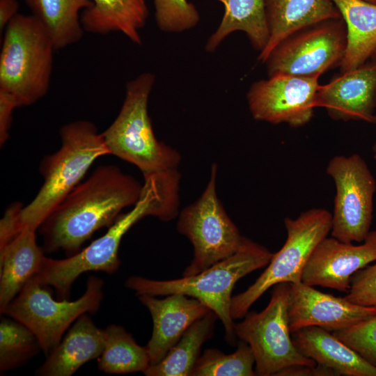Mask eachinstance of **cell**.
Segmentation results:
<instances>
[{
	"label": "cell",
	"mask_w": 376,
	"mask_h": 376,
	"mask_svg": "<svg viewBox=\"0 0 376 376\" xmlns=\"http://www.w3.org/2000/svg\"><path fill=\"white\" fill-rule=\"evenodd\" d=\"M36 231L24 228L0 249V311L43 267L46 257Z\"/></svg>",
	"instance_id": "obj_21"
},
{
	"label": "cell",
	"mask_w": 376,
	"mask_h": 376,
	"mask_svg": "<svg viewBox=\"0 0 376 376\" xmlns=\"http://www.w3.org/2000/svg\"><path fill=\"white\" fill-rule=\"evenodd\" d=\"M332 333L376 367V314L352 327Z\"/></svg>",
	"instance_id": "obj_31"
},
{
	"label": "cell",
	"mask_w": 376,
	"mask_h": 376,
	"mask_svg": "<svg viewBox=\"0 0 376 376\" xmlns=\"http://www.w3.org/2000/svg\"><path fill=\"white\" fill-rule=\"evenodd\" d=\"M104 346L97 358L98 368L108 374L144 373L150 366L146 346L139 345L132 334L117 324L104 329Z\"/></svg>",
	"instance_id": "obj_27"
},
{
	"label": "cell",
	"mask_w": 376,
	"mask_h": 376,
	"mask_svg": "<svg viewBox=\"0 0 376 376\" xmlns=\"http://www.w3.org/2000/svg\"><path fill=\"white\" fill-rule=\"evenodd\" d=\"M376 314L363 306L317 290L303 282L290 283L288 316L291 333L315 326L331 332L347 329Z\"/></svg>",
	"instance_id": "obj_15"
},
{
	"label": "cell",
	"mask_w": 376,
	"mask_h": 376,
	"mask_svg": "<svg viewBox=\"0 0 376 376\" xmlns=\"http://www.w3.org/2000/svg\"><path fill=\"white\" fill-rule=\"evenodd\" d=\"M61 146L41 161L44 182L33 201L20 214L22 229L40 226L60 203L80 183L93 163L109 155L101 133L88 120H76L60 130Z\"/></svg>",
	"instance_id": "obj_4"
},
{
	"label": "cell",
	"mask_w": 376,
	"mask_h": 376,
	"mask_svg": "<svg viewBox=\"0 0 376 376\" xmlns=\"http://www.w3.org/2000/svg\"><path fill=\"white\" fill-rule=\"evenodd\" d=\"M155 16L158 28L166 33H182L199 23L196 6L187 0H154Z\"/></svg>",
	"instance_id": "obj_30"
},
{
	"label": "cell",
	"mask_w": 376,
	"mask_h": 376,
	"mask_svg": "<svg viewBox=\"0 0 376 376\" xmlns=\"http://www.w3.org/2000/svg\"><path fill=\"white\" fill-rule=\"evenodd\" d=\"M347 42L342 17L300 29L281 42L266 61L268 77H319L340 65Z\"/></svg>",
	"instance_id": "obj_12"
},
{
	"label": "cell",
	"mask_w": 376,
	"mask_h": 376,
	"mask_svg": "<svg viewBox=\"0 0 376 376\" xmlns=\"http://www.w3.org/2000/svg\"><path fill=\"white\" fill-rule=\"evenodd\" d=\"M33 15L49 35L55 49L78 42L84 30L81 13L90 0H24Z\"/></svg>",
	"instance_id": "obj_25"
},
{
	"label": "cell",
	"mask_w": 376,
	"mask_h": 376,
	"mask_svg": "<svg viewBox=\"0 0 376 376\" xmlns=\"http://www.w3.org/2000/svg\"><path fill=\"white\" fill-rule=\"evenodd\" d=\"M23 207L21 203L15 202L6 210L0 221V249L22 230L20 214Z\"/></svg>",
	"instance_id": "obj_33"
},
{
	"label": "cell",
	"mask_w": 376,
	"mask_h": 376,
	"mask_svg": "<svg viewBox=\"0 0 376 376\" xmlns=\"http://www.w3.org/2000/svg\"><path fill=\"white\" fill-rule=\"evenodd\" d=\"M272 255L264 246L244 237L235 253L198 274L164 281L132 276L126 280L125 286L138 296L180 293L199 300L221 321L226 340L234 345L236 335L230 314L233 288L241 278L267 266Z\"/></svg>",
	"instance_id": "obj_3"
},
{
	"label": "cell",
	"mask_w": 376,
	"mask_h": 376,
	"mask_svg": "<svg viewBox=\"0 0 376 376\" xmlns=\"http://www.w3.org/2000/svg\"><path fill=\"white\" fill-rule=\"evenodd\" d=\"M315 105L324 108L334 120L376 123V62L344 72L320 85Z\"/></svg>",
	"instance_id": "obj_16"
},
{
	"label": "cell",
	"mask_w": 376,
	"mask_h": 376,
	"mask_svg": "<svg viewBox=\"0 0 376 376\" xmlns=\"http://www.w3.org/2000/svg\"><path fill=\"white\" fill-rule=\"evenodd\" d=\"M289 294L290 283L274 285L269 304L262 311H248L242 322L235 324L236 336L253 351L256 375L277 376L292 366L317 364L293 343L288 316Z\"/></svg>",
	"instance_id": "obj_10"
},
{
	"label": "cell",
	"mask_w": 376,
	"mask_h": 376,
	"mask_svg": "<svg viewBox=\"0 0 376 376\" xmlns=\"http://www.w3.org/2000/svg\"><path fill=\"white\" fill-rule=\"evenodd\" d=\"M218 166L213 163L200 197L178 214L177 230L191 243L193 258L182 276L198 274L235 253L245 237L226 212L217 193Z\"/></svg>",
	"instance_id": "obj_9"
},
{
	"label": "cell",
	"mask_w": 376,
	"mask_h": 376,
	"mask_svg": "<svg viewBox=\"0 0 376 376\" xmlns=\"http://www.w3.org/2000/svg\"><path fill=\"white\" fill-rule=\"evenodd\" d=\"M17 0H0V31L3 32L8 24L18 14Z\"/></svg>",
	"instance_id": "obj_36"
},
{
	"label": "cell",
	"mask_w": 376,
	"mask_h": 376,
	"mask_svg": "<svg viewBox=\"0 0 376 376\" xmlns=\"http://www.w3.org/2000/svg\"><path fill=\"white\" fill-rule=\"evenodd\" d=\"M326 171L336 187L331 237L344 242L361 243L370 231L375 179L359 154L334 156Z\"/></svg>",
	"instance_id": "obj_11"
},
{
	"label": "cell",
	"mask_w": 376,
	"mask_h": 376,
	"mask_svg": "<svg viewBox=\"0 0 376 376\" xmlns=\"http://www.w3.org/2000/svg\"><path fill=\"white\" fill-rule=\"evenodd\" d=\"M331 1L346 27V48L339 65L344 72L364 65L376 51V3L365 0Z\"/></svg>",
	"instance_id": "obj_23"
},
{
	"label": "cell",
	"mask_w": 376,
	"mask_h": 376,
	"mask_svg": "<svg viewBox=\"0 0 376 376\" xmlns=\"http://www.w3.org/2000/svg\"><path fill=\"white\" fill-rule=\"evenodd\" d=\"M217 1L223 3L224 13L219 26L207 40L206 52H214L229 35L242 31L260 53L269 36L265 0Z\"/></svg>",
	"instance_id": "obj_24"
},
{
	"label": "cell",
	"mask_w": 376,
	"mask_h": 376,
	"mask_svg": "<svg viewBox=\"0 0 376 376\" xmlns=\"http://www.w3.org/2000/svg\"><path fill=\"white\" fill-rule=\"evenodd\" d=\"M53 42L31 15L17 14L3 31L0 52V91L13 95L19 107L34 104L48 92Z\"/></svg>",
	"instance_id": "obj_6"
},
{
	"label": "cell",
	"mask_w": 376,
	"mask_h": 376,
	"mask_svg": "<svg viewBox=\"0 0 376 376\" xmlns=\"http://www.w3.org/2000/svg\"><path fill=\"white\" fill-rule=\"evenodd\" d=\"M265 10L269 36L258 56L262 63L281 42L296 31L341 17L331 0H265Z\"/></svg>",
	"instance_id": "obj_19"
},
{
	"label": "cell",
	"mask_w": 376,
	"mask_h": 376,
	"mask_svg": "<svg viewBox=\"0 0 376 376\" xmlns=\"http://www.w3.org/2000/svg\"><path fill=\"white\" fill-rule=\"evenodd\" d=\"M104 329L84 313L79 317L59 343L47 356L36 374L71 376L86 363L97 359L104 346Z\"/></svg>",
	"instance_id": "obj_18"
},
{
	"label": "cell",
	"mask_w": 376,
	"mask_h": 376,
	"mask_svg": "<svg viewBox=\"0 0 376 376\" xmlns=\"http://www.w3.org/2000/svg\"><path fill=\"white\" fill-rule=\"evenodd\" d=\"M376 261V230L360 244L324 238L315 248L303 270L301 282L347 292L352 277Z\"/></svg>",
	"instance_id": "obj_14"
},
{
	"label": "cell",
	"mask_w": 376,
	"mask_h": 376,
	"mask_svg": "<svg viewBox=\"0 0 376 376\" xmlns=\"http://www.w3.org/2000/svg\"><path fill=\"white\" fill-rule=\"evenodd\" d=\"M345 297L354 304L376 308V263L354 274Z\"/></svg>",
	"instance_id": "obj_32"
},
{
	"label": "cell",
	"mask_w": 376,
	"mask_h": 376,
	"mask_svg": "<svg viewBox=\"0 0 376 376\" xmlns=\"http://www.w3.org/2000/svg\"><path fill=\"white\" fill-rule=\"evenodd\" d=\"M256 81L246 100L256 120L301 127L313 116L319 77L275 75Z\"/></svg>",
	"instance_id": "obj_13"
},
{
	"label": "cell",
	"mask_w": 376,
	"mask_h": 376,
	"mask_svg": "<svg viewBox=\"0 0 376 376\" xmlns=\"http://www.w3.org/2000/svg\"><path fill=\"white\" fill-rule=\"evenodd\" d=\"M103 281L91 276L84 294L74 301L55 300L37 276L31 278L19 294L1 311L26 326L38 338L47 356L64 333L81 315L95 313L103 298Z\"/></svg>",
	"instance_id": "obj_8"
},
{
	"label": "cell",
	"mask_w": 376,
	"mask_h": 376,
	"mask_svg": "<svg viewBox=\"0 0 376 376\" xmlns=\"http://www.w3.org/2000/svg\"><path fill=\"white\" fill-rule=\"evenodd\" d=\"M139 299L152 320V336L146 345L150 365L160 362L185 331L211 311L199 300L180 293L164 299L141 295Z\"/></svg>",
	"instance_id": "obj_17"
},
{
	"label": "cell",
	"mask_w": 376,
	"mask_h": 376,
	"mask_svg": "<svg viewBox=\"0 0 376 376\" xmlns=\"http://www.w3.org/2000/svg\"><path fill=\"white\" fill-rule=\"evenodd\" d=\"M143 185L115 165L97 168L40 226L42 249L71 256L95 231L110 226L121 211L139 199Z\"/></svg>",
	"instance_id": "obj_1"
},
{
	"label": "cell",
	"mask_w": 376,
	"mask_h": 376,
	"mask_svg": "<svg viewBox=\"0 0 376 376\" xmlns=\"http://www.w3.org/2000/svg\"><path fill=\"white\" fill-rule=\"evenodd\" d=\"M286 240L273 253L266 269L244 292L233 296L230 314L233 320L245 316L250 307L271 287L280 283H296L301 276L316 246L331 232V213L324 208H313L297 218L285 217Z\"/></svg>",
	"instance_id": "obj_7"
},
{
	"label": "cell",
	"mask_w": 376,
	"mask_h": 376,
	"mask_svg": "<svg viewBox=\"0 0 376 376\" xmlns=\"http://www.w3.org/2000/svg\"><path fill=\"white\" fill-rule=\"evenodd\" d=\"M91 4L81 13L84 31L105 35L119 32L140 45V31L149 11L146 0H90Z\"/></svg>",
	"instance_id": "obj_22"
},
{
	"label": "cell",
	"mask_w": 376,
	"mask_h": 376,
	"mask_svg": "<svg viewBox=\"0 0 376 376\" xmlns=\"http://www.w3.org/2000/svg\"><path fill=\"white\" fill-rule=\"evenodd\" d=\"M138 201L131 210L120 214L104 235L85 249L64 259L47 258L36 275L44 285L52 286L60 300H68L74 281L88 271L114 273L120 265L118 249L123 236L148 216L169 221L178 216L180 176L169 171L145 176Z\"/></svg>",
	"instance_id": "obj_2"
},
{
	"label": "cell",
	"mask_w": 376,
	"mask_h": 376,
	"mask_svg": "<svg viewBox=\"0 0 376 376\" xmlns=\"http://www.w3.org/2000/svg\"><path fill=\"white\" fill-rule=\"evenodd\" d=\"M295 347L316 363L337 375L376 376V367L369 363L332 332L311 326L291 333Z\"/></svg>",
	"instance_id": "obj_20"
},
{
	"label": "cell",
	"mask_w": 376,
	"mask_h": 376,
	"mask_svg": "<svg viewBox=\"0 0 376 376\" xmlns=\"http://www.w3.org/2000/svg\"><path fill=\"white\" fill-rule=\"evenodd\" d=\"M15 98L10 94L0 91V144L4 145L9 138L13 120V112L18 108Z\"/></svg>",
	"instance_id": "obj_34"
},
{
	"label": "cell",
	"mask_w": 376,
	"mask_h": 376,
	"mask_svg": "<svg viewBox=\"0 0 376 376\" xmlns=\"http://www.w3.org/2000/svg\"><path fill=\"white\" fill-rule=\"evenodd\" d=\"M374 54H375V56H376V51H375V52Z\"/></svg>",
	"instance_id": "obj_39"
},
{
	"label": "cell",
	"mask_w": 376,
	"mask_h": 376,
	"mask_svg": "<svg viewBox=\"0 0 376 376\" xmlns=\"http://www.w3.org/2000/svg\"><path fill=\"white\" fill-rule=\"evenodd\" d=\"M371 3H376V0H365Z\"/></svg>",
	"instance_id": "obj_38"
},
{
	"label": "cell",
	"mask_w": 376,
	"mask_h": 376,
	"mask_svg": "<svg viewBox=\"0 0 376 376\" xmlns=\"http://www.w3.org/2000/svg\"><path fill=\"white\" fill-rule=\"evenodd\" d=\"M373 154L374 159L376 160V143L373 146Z\"/></svg>",
	"instance_id": "obj_37"
},
{
	"label": "cell",
	"mask_w": 376,
	"mask_h": 376,
	"mask_svg": "<svg viewBox=\"0 0 376 376\" xmlns=\"http://www.w3.org/2000/svg\"><path fill=\"white\" fill-rule=\"evenodd\" d=\"M336 373L324 366L295 365L280 371L277 376H335Z\"/></svg>",
	"instance_id": "obj_35"
},
{
	"label": "cell",
	"mask_w": 376,
	"mask_h": 376,
	"mask_svg": "<svg viewBox=\"0 0 376 376\" xmlns=\"http://www.w3.org/2000/svg\"><path fill=\"white\" fill-rule=\"evenodd\" d=\"M255 358L250 346L240 340L237 350L226 354L217 349L205 350L190 376H254Z\"/></svg>",
	"instance_id": "obj_29"
},
{
	"label": "cell",
	"mask_w": 376,
	"mask_h": 376,
	"mask_svg": "<svg viewBox=\"0 0 376 376\" xmlns=\"http://www.w3.org/2000/svg\"><path fill=\"white\" fill-rule=\"evenodd\" d=\"M155 82L152 72H143L129 81L120 110L102 132L109 155L136 166L143 177L178 169L179 152L159 141L148 113V100Z\"/></svg>",
	"instance_id": "obj_5"
},
{
	"label": "cell",
	"mask_w": 376,
	"mask_h": 376,
	"mask_svg": "<svg viewBox=\"0 0 376 376\" xmlns=\"http://www.w3.org/2000/svg\"><path fill=\"white\" fill-rule=\"evenodd\" d=\"M42 350L40 343L26 326L13 319L1 318L0 322L1 373L16 368Z\"/></svg>",
	"instance_id": "obj_28"
},
{
	"label": "cell",
	"mask_w": 376,
	"mask_h": 376,
	"mask_svg": "<svg viewBox=\"0 0 376 376\" xmlns=\"http://www.w3.org/2000/svg\"><path fill=\"white\" fill-rule=\"evenodd\" d=\"M217 318L210 311L195 321L163 359L150 365L143 373L147 376H190L203 344L213 336Z\"/></svg>",
	"instance_id": "obj_26"
}]
</instances>
